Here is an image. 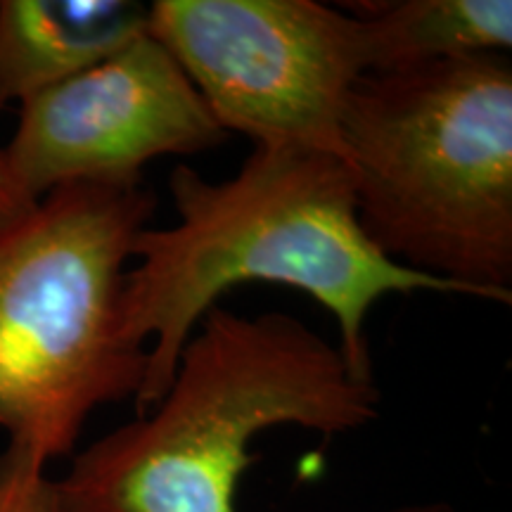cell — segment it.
Wrapping results in <instances>:
<instances>
[{"instance_id":"obj_3","label":"cell","mask_w":512,"mask_h":512,"mask_svg":"<svg viewBox=\"0 0 512 512\" xmlns=\"http://www.w3.org/2000/svg\"><path fill=\"white\" fill-rule=\"evenodd\" d=\"M356 214L389 261L512 302V64L363 74L342 117Z\"/></svg>"},{"instance_id":"obj_7","label":"cell","mask_w":512,"mask_h":512,"mask_svg":"<svg viewBox=\"0 0 512 512\" xmlns=\"http://www.w3.org/2000/svg\"><path fill=\"white\" fill-rule=\"evenodd\" d=\"M150 31L136 0H0V110L60 86Z\"/></svg>"},{"instance_id":"obj_1","label":"cell","mask_w":512,"mask_h":512,"mask_svg":"<svg viewBox=\"0 0 512 512\" xmlns=\"http://www.w3.org/2000/svg\"><path fill=\"white\" fill-rule=\"evenodd\" d=\"M176 223L133 240L121 316L147 349L138 415L169 389L178 356L221 294L242 283L302 290L337 320L339 351L373 377L366 320L387 294H463L467 287L389 261L356 214L354 174L342 157L294 145H254L233 178L209 181L178 164L169 178Z\"/></svg>"},{"instance_id":"obj_6","label":"cell","mask_w":512,"mask_h":512,"mask_svg":"<svg viewBox=\"0 0 512 512\" xmlns=\"http://www.w3.org/2000/svg\"><path fill=\"white\" fill-rule=\"evenodd\" d=\"M207 102L150 31L22 102L5 157L31 200L69 183L143 185L152 159L226 143Z\"/></svg>"},{"instance_id":"obj_4","label":"cell","mask_w":512,"mask_h":512,"mask_svg":"<svg viewBox=\"0 0 512 512\" xmlns=\"http://www.w3.org/2000/svg\"><path fill=\"white\" fill-rule=\"evenodd\" d=\"M155 207L145 185L69 183L0 230V430L46 460L143 389L147 349L126 337L121 297Z\"/></svg>"},{"instance_id":"obj_2","label":"cell","mask_w":512,"mask_h":512,"mask_svg":"<svg viewBox=\"0 0 512 512\" xmlns=\"http://www.w3.org/2000/svg\"><path fill=\"white\" fill-rule=\"evenodd\" d=\"M380 389L304 320L214 306L150 411L83 448L57 512H238L252 441L283 425L337 437L373 425Z\"/></svg>"},{"instance_id":"obj_10","label":"cell","mask_w":512,"mask_h":512,"mask_svg":"<svg viewBox=\"0 0 512 512\" xmlns=\"http://www.w3.org/2000/svg\"><path fill=\"white\" fill-rule=\"evenodd\" d=\"M34 204L36 200H31L27 192L19 188L17 178L12 176L8 157H5V150L0 147V230L22 219Z\"/></svg>"},{"instance_id":"obj_5","label":"cell","mask_w":512,"mask_h":512,"mask_svg":"<svg viewBox=\"0 0 512 512\" xmlns=\"http://www.w3.org/2000/svg\"><path fill=\"white\" fill-rule=\"evenodd\" d=\"M150 36L226 133L344 159L342 117L366 74L351 12L318 0H157Z\"/></svg>"},{"instance_id":"obj_8","label":"cell","mask_w":512,"mask_h":512,"mask_svg":"<svg viewBox=\"0 0 512 512\" xmlns=\"http://www.w3.org/2000/svg\"><path fill=\"white\" fill-rule=\"evenodd\" d=\"M342 8L361 29L366 74L503 55L512 46L510 0H370Z\"/></svg>"},{"instance_id":"obj_11","label":"cell","mask_w":512,"mask_h":512,"mask_svg":"<svg viewBox=\"0 0 512 512\" xmlns=\"http://www.w3.org/2000/svg\"><path fill=\"white\" fill-rule=\"evenodd\" d=\"M387 512H460L456 505L446 501H430V503H403L399 508H392Z\"/></svg>"},{"instance_id":"obj_9","label":"cell","mask_w":512,"mask_h":512,"mask_svg":"<svg viewBox=\"0 0 512 512\" xmlns=\"http://www.w3.org/2000/svg\"><path fill=\"white\" fill-rule=\"evenodd\" d=\"M46 463L34 448L10 441L0 453V512H57L55 479L46 475Z\"/></svg>"}]
</instances>
